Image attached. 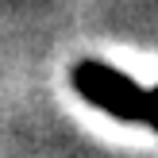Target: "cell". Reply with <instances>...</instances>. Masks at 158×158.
<instances>
[{
    "label": "cell",
    "instance_id": "cell-1",
    "mask_svg": "<svg viewBox=\"0 0 158 158\" xmlns=\"http://www.w3.org/2000/svg\"><path fill=\"white\" fill-rule=\"evenodd\" d=\"M73 89L89 104L104 108L108 116L127 123H147L158 131V89H139L131 77L100 66V62H81L73 69Z\"/></svg>",
    "mask_w": 158,
    "mask_h": 158
}]
</instances>
